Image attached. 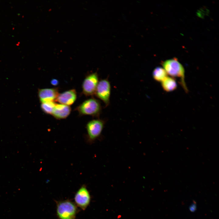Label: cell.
<instances>
[{
  "instance_id": "cell-1",
  "label": "cell",
  "mask_w": 219,
  "mask_h": 219,
  "mask_svg": "<svg viewBox=\"0 0 219 219\" xmlns=\"http://www.w3.org/2000/svg\"><path fill=\"white\" fill-rule=\"evenodd\" d=\"M167 75L173 78H178L183 89L187 92L188 90L185 82V70L182 65L176 58L168 59L162 63Z\"/></svg>"
},
{
  "instance_id": "cell-2",
  "label": "cell",
  "mask_w": 219,
  "mask_h": 219,
  "mask_svg": "<svg viewBox=\"0 0 219 219\" xmlns=\"http://www.w3.org/2000/svg\"><path fill=\"white\" fill-rule=\"evenodd\" d=\"M77 212L76 205L69 200L61 201L57 203V213L60 219H76Z\"/></svg>"
},
{
  "instance_id": "cell-3",
  "label": "cell",
  "mask_w": 219,
  "mask_h": 219,
  "mask_svg": "<svg viewBox=\"0 0 219 219\" xmlns=\"http://www.w3.org/2000/svg\"><path fill=\"white\" fill-rule=\"evenodd\" d=\"M76 110L81 115L98 117L101 112V106L98 100L92 98L83 102L77 107Z\"/></svg>"
},
{
  "instance_id": "cell-4",
  "label": "cell",
  "mask_w": 219,
  "mask_h": 219,
  "mask_svg": "<svg viewBox=\"0 0 219 219\" xmlns=\"http://www.w3.org/2000/svg\"><path fill=\"white\" fill-rule=\"evenodd\" d=\"M105 122L100 119H94L89 121L86 126L87 134L85 137L88 143H94L100 136Z\"/></svg>"
},
{
  "instance_id": "cell-5",
  "label": "cell",
  "mask_w": 219,
  "mask_h": 219,
  "mask_svg": "<svg viewBox=\"0 0 219 219\" xmlns=\"http://www.w3.org/2000/svg\"><path fill=\"white\" fill-rule=\"evenodd\" d=\"M110 93L111 85L109 81L107 79H103L99 81L95 94L106 106L109 103Z\"/></svg>"
},
{
  "instance_id": "cell-6",
  "label": "cell",
  "mask_w": 219,
  "mask_h": 219,
  "mask_svg": "<svg viewBox=\"0 0 219 219\" xmlns=\"http://www.w3.org/2000/svg\"><path fill=\"white\" fill-rule=\"evenodd\" d=\"M99 82L97 73H92L87 75L82 85L83 93L86 96L95 94Z\"/></svg>"
},
{
  "instance_id": "cell-7",
  "label": "cell",
  "mask_w": 219,
  "mask_h": 219,
  "mask_svg": "<svg viewBox=\"0 0 219 219\" xmlns=\"http://www.w3.org/2000/svg\"><path fill=\"white\" fill-rule=\"evenodd\" d=\"M74 200L76 204L83 210H85L89 205L90 196L85 185L82 186L76 193Z\"/></svg>"
},
{
  "instance_id": "cell-8",
  "label": "cell",
  "mask_w": 219,
  "mask_h": 219,
  "mask_svg": "<svg viewBox=\"0 0 219 219\" xmlns=\"http://www.w3.org/2000/svg\"><path fill=\"white\" fill-rule=\"evenodd\" d=\"M58 89L56 88L39 89L38 95L41 103L55 101L59 94Z\"/></svg>"
},
{
  "instance_id": "cell-9",
  "label": "cell",
  "mask_w": 219,
  "mask_h": 219,
  "mask_svg": "<svg viewBox=\"0 0 219 219\" xmlns=\"http://www.w3.org/2000/svg\"><path fill=\"white\" fill-rule=\"evenodd\" d=\"M77 93L75 89H71L59 93L56 101L60 104L69 106L75 101Z\"/></svg>"
},
{
  "instance_id": "cell-10",
  "label": "cell",
  "mask_w": 219,
  "mask_h": 219,
  "mask_svg": "<svg viewBox=\"0 0 219 219\" xmlns=\"http://www.w3.org/2000/svg\"><path fill=\"white\" fill-rule=\"evenodd\" d=\"M71 110L69 106L56 103L51 115L57 119H64L69 115Z\"/></svg>"
},
{
  "instance_id": "cell-11",
  "label": "cell",
  "mask_w": 219,
  "mask_h": 219,
  "mask_svg": "<svg viewBox=\"0 0 219 219\" xmlns=\"http://www.w3.org/2000/svg\"><path fill=\"white\" fill-rule=\"evenodd\" d=\"M164 91L169 92L173 91L177 88V84L175 78L167 76L161 82Z\"/></svg>"
},
{
  "instance_id": "cell-12",
  "label": "cell",
  "mask_w": 219,
  "mask_h": 219,
  "mask_svg": "<svg viewBox=\"0 0 219 219\" xmlns=\"http://www.w3.org/2000/svg\"><path fill=\"white\" fill-rule=\"evenodd\" d=\"M167 74L165 69L161 67L156 68L152 72L153 78L156 81L161 82L167 76Z\"/></svg>"
},
{
  "instance_id": "cell-13",
  "label": "cell",
  "mask_w": 219,
  "mask_h": 219,
  "mask_svg": "<svg viewBox=\"0 0 219 219\" xmlns=\"http://www.w3.org/2000/svg\"><path fill=\"white\" fill-rule=\"evenodd\" d=\"M56 103L54 101L41 103V108L42 110L48 114H52Z\"/></svg>"
},
{
  "instance_id": "cell-14",
  "label": "cell",
  "mask_w": 219,
  "mask_h": 219,
  "mask_svg": "<svg viewBox=\"0 0 219 219\" xmlns=\"http://www.w3.org/2000/svg\"><path fill=\"white\" fill-rule=\"evenodd\" d=\"M196 209V202H194L190 206L189 210L190 212H194Z\"/></svg>"
},
{
  "instance_id": "cell-15",
  "label": "cell",
  "mask_w": 219,
  "mask_h": 219,
  "mask_svg": "<svg viewBox=\"0 0 219 219\" xmlns=\"http://www.w3.org/2000/svg\"><path fill=\"white\" fill-rule=\"evenodd\" d=\"M50 83L51 85L54 86H56L58 84L59 82L58 81L55 79H53L51 80L50 82Z\"/></svg>"
}]
</instances>
